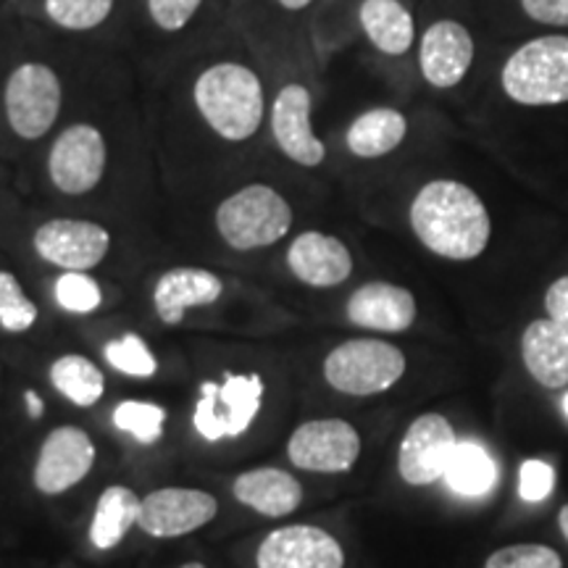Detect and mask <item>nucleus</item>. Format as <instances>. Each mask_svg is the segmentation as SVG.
<instances>
[{
  "label": "nucleus",
  "mask_w": 568,
  "mask_h": 568,
  "mask_svg": "<svg viewBox=\"0 0 568 568\" xmlns=\"http://www.w3.org/2000/svg\"><path fill=\"white\" fill-rule=\"evenodd\" d=\"M345 316L358 329L400 335L416 324L418 305L408 287L393 282H366L347 297Z\"/></svg>",
  "instance_id": "nucleus-19"
},
{
  "label": "nucleus",
  "mask_w": 568,
  "mask_h": 568,
  "mask_svg": "<svg viewBox=\"0 0 568 568\" xmlns=\"http://www.w3.org/2000/svg\"><path fill=\"white\" fill-rule=\"evenodd\" d=\"M63 111V80L51 63L21 61L6 77L3 119L21 142H40L55 130Z\"/></svg>",
  "instance_id": "nucleus-5"
},
{
  "label": "nucleus",
  "mask_w": 568,
  "mask_h": 568,
  "mask_svg": "<svg viewBox=\"0 0 568 568\" xmlns=\"http://www.w3.org/2000/svg\"><path fill=\"white\" fill-rule=\"evenodd\" d=\"M209 0H142L145 17L163 34H180L201 17Z\"/></svg>",
  "instance_id": "nucleus-32"
},
{
  "label": "nucleus",
  "mask_w": 568,
  "mask_h": 568,
  "mask_svg": "<svg viewBox=\"0 0 568 568\" xmlns=\"http://www.w3.org/2000/svg\"><path fill=\"white\" fill-rule=\"evenodd\" d=\"M224 295V280L203 266H174L153 284V311L161 324L180 326L190 311L209 308Z\"/></svg>",
  "instance_id": "nucleus-18"
},
{
  "label": "nucleus",
  "mask_w": 568,
  "mask_h": 568,
  "mask_svg": "<svg viewBox=\"0 0 568 568\" xmlns=\"http://www.w3.org/2000/svg\"><path fill=\"white\" fill-rule=\"evenodd\" d=\"M232 493L237 503L266 518H282L295 514L303 503V485L282 468H253L234 479Z\"/></svg>",
  "instance_id": "nucleus-21"
},
{
  "label": "nucleus",
  "mask_w": 568,
  "mask_h": 568,
  "mask_svg": "<svg viewBox=\"0 0 568 568\" xmlns=\"http://www.w3.org/2000/svg\"><path fill=\"white\" fill-rule=\"evenodd\" d=\"M408 222L426 251L458 264L479 258L493 237V219L477 190L447 176L418 187Z\"/></svg>",
  "instance_id": "nucleus-2"
},
{
  "label": "nucleus",
  "mask_w": 568,
  "mask_h": 568,
  "mask_svg": "<svg viewBox=\"0 0 568 568\" xmlns=\"http://www.w3.org/2000/svg\"><path fill=\"white\" fill-rule=\"evenodd\" d=\"M51 385L55 393L67 397L71 406L90 408L105 393V376L88 355L67 353L53 361Z\"/></svg>",
  "instance_id": "nucleus-25"
},
{
  "label": "nucleus",
  "mask_w": 568,
  "mask_h": 568,
  "mask_svg": "<svg viewBox=\"0 0 568 568\" xmlns=\"http://www.w3.org/2000/svg\"><path fill=\"white\" fill-rule=\"evenodd\" d=\"M518 6L535 24L568 30V0H518Z\"/></svg>",
  "instance_id": "nucleus-35"
},
{
  "label": "nucleus",
  "mask_w": 568,
  "mask_h": 568,
  "mask_svg": "<svg viewBox=\"0 0 568 568\" xmlns=\"http://www.w3.org/2000/svg\"><path fill=\"white\" fill-rule=\"evenodd\" d=\"M103 358L113 372L132 376V379H151L159 372V358H155L145 339L134 335V332L109 339L103 345Z\"/></svg>",
  "instance_id": "nucleus-28"
},
{
  "label": "nucleus",
  "mask_w": 568,
  "mask_h": 568,
  "mask_svg": "<svg viewBox=\"0 0 568 568\" xmlns=\"http://www.w3.org/2000/svg\"><path fill=\"white\" fill-rule=\"evenodd\" d=\"M190 105L205 132L222 145H251L268 116L266 84L251 61L222 55L197 69Z\"/></svg>",
  "instance_id": "nucleus-1"
},
{
  "label": "nucleus",
  "mask_w": 568,
  "mask_h": 568,
  "mask_svg": "<svg viewBox=\"0 0 568 568\" xmlns=\"http://www.w3.org/2000/svg\"><path fill=\"white\" fill-rule=\"evenodd\" d=\"M264 393L261 374L226 372L224 382H203L193 414L195 432L209 443L243 437L258 416Z\"/></svg>",
  "instance_id": "nucleus-8"
},
{
  "label": "nucleus",
  "mask_w": 568,
  "mask_h": 568,
  "mask_svg": "<svg viewBox=\"0 0 568 568\" xmlns=\"http://www.w3.org/2000/svg\"><path fill=\"white\" fill-rule=\"evenodd\" d=\"M545 314L560 329L568 332V274L558 276L548 287V293H545Z\"/></svg>",
  "instance_id": "nucleus-36"
},
{
  "label": "nucleus",
  "mask_w": 568,
  "mask_h": 568,
  "mask_svg": "<svg viewBox=\"0 0 568 568\" xmlns=\"http://www.w3.org/2000/svg\"><path fill=\"white\" fill-rule=\"evenodd\" d=\"M477 59V42L458 19H435L418 38V71L432 90H453Z\"/></svg>",
  "instance_id": "nucleus-13"
},
{
  "label": "nucleus",
  "mask_w": 568,
  "mask_h": 568,
  "mask_svg": "<svg viewBox=\"0 0 568 568\" xmlns=\"http://www.w3.org/2000/svg\"><path fill=\"white\" fill-rule=\"evenodd\" d=\"M111 232L90 219L55 216L32 232V251L61 272H92L109 258Z\"/></svg>",
  "instance_id": "nucleus-10"
},
{
  "label": "nucleus",
  "mask_w": 568,
  "mask_h": 568,
  "mask_svg": "<svg viewBox=\"0 0 568 568\" xmlns=\"http://www.w3.org/2000/svg\"><path fill=\"white\" fill-rule=\"evenodd\" d=\"M558 527H560V535H564L566 542H568V506L560 508V514H558Z\"/></svg>",
  "instance_id": "nucleus-38"
},
{
  "label": "nucleus",
  "mask_w": 568,
  "mask_h": 568,
  "mask_svg": "<svg viewBox=\"0 0 568 568\" xmlns=\"http://www.w3.org/2000/svg\"><path fill=\"white\" fill-rule=\"evenodd\" d=\"M111 163V145L95 122H71L55 132L45 153V176L55 193L82 197L95 193Z\"/></svg>",
  "instance_id": "nucleus-6"
},
{
  "label": "nucleus",
  "mask_w": 568,
  "mask_h": 568,
  "mask_svg": "<svg viewBox=\"0 0 568 568\" xmlns=\"http://www.w3.org/2000/svg\"><path fill=\"white\" fill-rule=\"evenodd\" d=\"M180 568H209V566L201 564V560H190V564H182Z\"/></svg>",
  "instance_id": "nucleus-40"
},
{
  "label": "nucleus",
  "mask_w": 568,
  "mask_h": 568,
  "mask_svg": "<svg viewBox=\"0 0 568 568\" xmlns=\"http://www.w3.org/2000/svg\"><path fill=\"white\" fill-rule=\"evenodd\" d=\"M258 568H345V550L329 531L311 524L274 529L255 552Z\"/></svg>",
  "instance_id": "nucleus-16"
},
{
  "label": "nucleus",
  "mask_w": 568,
  "mask_h": 568,
  "mask_svg": "<svg viewBox=\"0 0 568 568\" xmlns=\"http://www.w3.org/2000/svg\"><path fill=\"white\" fill-rule=\"evenodd\" d=\"M521 358L531 379L548 389L568 385V332L550 318H535L521 335Z\"/></svg>",
  "instance_id": "nucleus-23"
},
{
  "label": "nucleus",
  "mask_w": 568,
  "mask_h": 568,
  "mask_svg": "<svg viewBox=\"0 0 568 568\" xmlns=\"http://www.w3.org/2000/svg\"><path fill=\"white\" fill-rule=\"evenodd\" d=\"M403 374H406V353L387 339H347L324 358L326 385L351 397L387 393L403 379Z\"/></svg>",
  "instance_id": "nucleus-7"
},
{
  "label": "nucleus",
  "mask_w": 568,
  "mask_h": 568,
  "mask_svg": "<svg viewBox=\"0 0 568 568\" xmlns=\"http://www.w3.org/2000/svg\"><path fill=\"white\" fill-rule=\"evenodd\" d=\"M290 464L314 474L351 471L361 456V435L343 418H314L297 426L287 443Z\"/></svg>",
  "instance_id": "nucleus-11"
},
{
  "label": "nucleus",
  "mask_w": 568,
  "mask_h": 568,
  "mask_svg": "<svg viewBox=\"0 0 568 568\" xmlns=\"http://www.w3.org/2000/svg\"><path fill=\"white\" fill-rule=\"evenodd\" d=\"M27 400H30V408H32V414H42V403H40V397L38 395H27Z\"/></svg>",
  "instance_id": "nucleus-39"
},
{
  "label": "nucleus",
  "mask_w": 568,
  "mask_h": 568,
  "mask_svg": "<svg viewBox=\"0 0 568 568\" xmlns=\"http://www.w3.org/2000/svg\"><path fill=\"white\" fill-rule=\"evenodd\" d=\"M408 138V116L393 105H376L353 119L345 130V151L358 161L395 153Z\"/></svg>",
  "instance_id": "nucleus-22"
},
{
  "label": "nucleus",
  "mask_w": 568,
  "mask_h": 568,
  "mask_svg": "<svg viewBox=\"0 0 568 568\" xmlns=\"http://www.w3.org/2000/svg\"><path fill=\"white\" fill-rule=\"evenodd\" d=\"M116 3L119 0H40V9L55 30L88 34L109 24Z\"/></svg>",
  "instance_id": "nucleus-26"
},
{
  "label": "nucleus",
  "mask_w": 568,
  "mask_h": 568,
  "mask_svg": "<svg viewBox=\"0 0 568 568\" xmlns=\"http://www.w3.org/2000/svg\"><path fill=\"white\" fill-rule=\"evenodd\" d=\"M40 311L30 295L24 293L17 274L0 268V329L21 335L38 324Z\"/></svg>",
  "instance_id": "nucleus-30"
},
{
  "label": "nucleus",
  "mask_w": 568,
  "mask_h": 568,
  "mask_svg": "<svg viewBox=\"0 0 568 568\" xmlns=\"http://www.w3.org/2000/svg\"><path fill=\"white\" fill-rule=\"evenodd\" d=\"M564 410H566V414H568V395L564 397Z\"/></svg>",
  "instance_id": "nucleus-41"
},
{
  "label": "nucleus",
  "mask_w": 568,
  "mask_h": 568,
  "mask_svg": "<svg viewBox=\"0 0 568 568\" xmlns=\"http://www.w3.org/2000/svg\"><path fill=\"white\" fill-rule=\"evenodd\" d=\"M219 514V500L205 489L161 487L142 497L138 527L148 537L174 539L209 527Z\"/></svg>",
  "instance_id": "nucleus-12"
},
{
  "label": "nucleus",
  "mask_w": 568,
  "mask_h": 568,
  "mask_svg": "<svg viewBox=\"0 0 568 568\" xmlns=\"http://www.w3.org/2000/svg\"><path fill=\"white\" fill-rule=\"evenodd\" d=\"M458 439L450 422L439 414H424L408 426L397 453V471L410 487H429L445 479Z\"/></svg>",
  "instance_id": "nucleus-14"
},
{
  "label": "nucleus",
  "mask_w": 568,
  "mask_h": 568,
  "mask_svg": "<svg viewBox=\"0 0 568 568\" xmlns=\"http://www.w3.org/2000/svg\"><path fill=\"white\" fill-rule=\"evenodd\" d=\"M293 203L272 182H247L224 197L213 211L216 234L237 253L266 251L293 230Z\"/></svg>",
  "instance_id": "nucleus-3"
},
{
  "label": "nucleus",
  "mask_w": 568,
  "mask_h": 568,
  "mask_svg": "<svg viewBox=\"0 0 568 568\" xmlns=\"http://www.w3.org/2000/svg\"><path fill=\"white\" fill-rule=\"evenodd\" d=\"M287 272L305 287L332 290L351 280L355 261L351 247L335 234L318 230L301 232L284 253Z\"/></svg>",
  "instance_id": "nucleus-17"
},
{
  "label": "nucleus",
  "mask_w": 568,
  "mask_h": 568,
  "mask_svg": "<svg viewBox=\"0 0 568 568\" xmlns=\"http://www.w3.org/2000/svg\"><path fill=\"white\" fill-rule=\"evenodd\" d=\"M358 27L368 45L387 59H403L416 45V19L403 0H361Z\"/></svg>",
  "instance_id": "nucleus-20"
},
{
  "label": "nucleus",
  "mask_w": 568,
  "mask_h": 568,
  "mask_svg": "<svg viewBox=\"0 0 568 568\" xmlns=\"http://www.w3.org/2000/svg\"><path fill=\"white\" fill-rule=\"evenodd\" d=\"M485 568H564V560L548 545H508L495 550Z\"/></svg>",
  "instance_id": "nucleus-33"
},
{
  "label": "nucleus",
  "mask_w": 568,
  "mask_h": 568,
  "mask_svg": "<svg viewBox=\"0 0 568 568\" xmlns=\"http://www.w3.org/2000/svg\"><path fill=\"white\" fill-rule=\"evenodd\" d=\"M140 497L124 485L105 487L95 503V514L90 521V542L98 550L116 548L122 539L138 527Z\"/></svg>",
  "instance_id": "nucleus-24"
},
{
  "label": "nucleus",
  "mask_w": 568,
  "mask_h": 568,
  "mask_svg": "<svg viewBox=\"0 0 568 568\" xmlns=\"http://www.w3.org/2000/svg\"><path fill=\"white\" fill-rule=\"evenodd\" d=\"M95 466V445L80 426H55L42 439L38 464H34V489L48 497L69 493L88 477Z\"/></svg>",
  "instance_id": "nucleus-15"
},
{
  "label": "nucleus",
  "mask_w": 568,
  "mask_h": 568,
  "mask_svg": "<svg viewBox=\"0 0 568 568\" xmlns=\"http://www.w3.org/2000/svg\"><path fill=\"white\" fill-rule=\"evenodd\" d=\"M268 138L284 161L301 169H322L326 145L314 126V92L305 82H282L268 101Z\"/></svg>",
  "instance_id": "nucleus-9"
},
{
  "label": "nucleus",
  "mask_w": 568,
  "mask_h": 568,
  "mask_svg": "<svg viewBox=\"0 0 568 568\" xmlns=\"http://www.w3.org/2000/svg\"><path fill=\"white\" fill-rule=\"evenodd\" d=\"M500 88L524 109L568 103V34H542L518 45L503 63Z\"/></svg>",
  "instance_id": "nucleus-4"
},
{
  "label": "nucleus",
  "mask_w": 568,
  "mask_h": 568,
  "mask_svg": "<svg viewBox=\"0 0 568 568\" xmlns=\"http://www.w3.org/2000/svg\"><path fill=\"white\" fill-rule=\"evenodd\" d=\"M552 485H556V471L548 464H542V460H527L521 466V487H518V493H521L524 500H545V497H550Z\"/></svg>",
  "instance_id": "nucleus-34"
},
{
  "label": "nucleus",
  "mask_w": 568,
  "mask_h": 568,
  "mask_svg": "<svg viewBox=\"0 0 568 568\" xmlns=\"http://www.w3.org/2000/svg\"><path fill=\"white\" fill-rule=\"evenodd\" d=\"M113 424L140 445H155L166 435V408L145 400H124L113 410Z\"/></svg>",
  "instance_id": "nucleus-29"
},
{
  "label": "nucleus",
  "mask_w": 568,
  "mask_h": 568,
  "mask_svg": "<svg viewBox=\"0 0 568 568\" xmlns=\"http://www.w3.org/2000/svg\"><path fill=\"white\" fill-rule=\"evenodd\" d=\"M274 3L280 6L284 13H305L308 9H314L316 0H274Z\"/></svg>",
  "instance_id": "nucleus-37"
},
{
  "label": "nucleus",
  "mask_w": 568,
  "mask_h": 568,
  "mask_svg": "<svg viewBox=\"0 0 568 568\" xmlns=\"http://www.w3.org/2000/svg\"><path fill=\"white\" fill-rule=\"evenodd\" d=\"M495 464L489 458L485 447L471 443H458L456 453H453L450 464H447L445 481L450 485L453 493L477 497L485 495L495 485Z\"/></svg>",
  "instance_id": "nucleus-27"
},
{
  "label": "nucleus",
  "mask_w": 568,
  "mask_h": 568,
  "mask_svg": "<svg viewBox=\"0 0 568 568\" xmlns=\"http://www.w3.org/2000/svg\"><path fill=\"white\" fill-rule=\"evenodd\" d=\"M53 297L71 316H90L103 305V287L88 272H63L53 284Z\"/></svg>",
  "instance_id": "nucleus-31"
}]
</instances>
